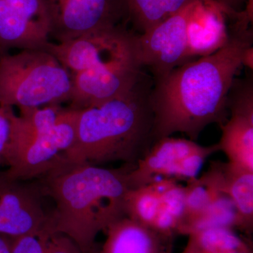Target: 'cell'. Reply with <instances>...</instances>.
Returning a JSON list of instances; mask_svg holds the SVG:
<instances>
[{"label":"cell","mask_w":253,"mask_h":253,"mask_svg":"<svg viewBox=\"0 0 253 253\" xmlns=\"http://www.w3.org/2000/svg\"><path fill=\"white\" fill-rule=\"evenodd\" d=\"M252 45V30L232 26L227 41L217 51L184 63L154 81L151 92L154 141L176 132L196 141L206 126L225 123L228 96L243 66L245 50Z\"/></svg>","instance_id":"obj_1"},{"label":"cell","mask_w":253,"mask_h":253,"mask_svg":"<svg viewBox=\"0 0 253 253\" xmlns=\"http://www.w3.org/2000/svg\"><path fill=\"white\" fill-rule=\"evenodd\" d=\"M135 166L109 169L66 158L36 179L55 208L46 230L68 236L83 253H98L96 236L126 215L125 199L130 189L128 174Z\"/></svg>","instance_id":"obj_2"},{"label":"cell","mask_w":253,"mask_h":253,"mask_svg":"<svg viewBox=\"0 0 253 253\" xmlns=\"http://www.w3.org/2000/svg\"><path fill=\"white\" fill-rule=\"evenodd\" d=\"M152 86L144 74L126 94L78 110L76 139L64 158L99 166L114 162L136 166L154 142Z\"/></svg>","instance_id":"obj_3"},{"label":"cell","mask_w":253,"mask_h":253,"mask_svg":"<svg viewBox=\"0 0 253 253\" xmlns=\"http://www.w3.org/2000/svg\"><path fill=\"white\" fill-rule=\"evenodd\" d=\"M9 108L11 131L4 155L6 172L20 180L38 179L64 159L76 139L78 109L48 105Z\"/></svg>","instance_id":"obj_4"},{"label":"cell","mask_w":253,"mask_h":253,"mask_svg":"<svg viewBox=\"0 0 253 253\" xmlns=\"http://www.w3.org/2000/svg\"><path fill=\"white\" fill-rule=\"evenodd\" d=\"M73 75L46 49L0 54V106L42 107L68 102Z\"/></svg>","instance_id":"obj_5"},{"label":"cell","mask_w":253,"mask_h":253,"mask_svg":"<svg viewBox=\"0 0 253 253\" xmlns=\"http://www.w3.org/2000/svg\"><path fill=\"white\" fill-rule=\"evenodd\" d=\"M219 151L217 143L202 146L189 139L172 136L158 139L129 171L130 189L147 185L160 177L192 180L199 176L208 158Z\"/></svg>","instance_id":"obj_6"},{"label":"cell","mask_w":253,"mask_h":253,"mask_svg":"<svg viewBox=\"0 0 253 253\" xmlns=\"http://www.w3.org/2000/svg\"><path fill=\"white\" fill-rule=\"evenodd\" d=\"M136 42L126 50L94 67L73 75L69 107L83 109L126 94L145 73Z\"/></svg>","instance_id":"obj_7"},{"label":"cell","mask_w":253,"mask_h":253,"mask_svg":"<svg viewBox=\"0 0 253 253\" xmlns=\"http://www.w3.org/2000/svg\"><path fill=\"white\" fill-rule=\"evenodd\" d=\"M49 38L64 42L123 26L128 18L126 0H44Z\"/></svg>","instance_id":"obj_8"},{"label":"cell","mask_w":253,"mask_h":253,"mask_svg":"<svg viewBox=\"0 0 253 253\" xmlns=\"http://www.w3.org/2000/svg\"><path fill=\"white\" fill-rule=\"evenodd\" d=\"M198 1L190 3L149 31L136 34L139 61L143 68H149L154 81L189 61L188 26Z\"/></svg>","instance_id":"obj_9"},{"label":"cell","mask_w":253,"mask_h":253,"mask_svg":"<svg viewBox=\"0 0 253 253\" xmlns=\"http://www.w3.org/2000/svg\"><path fill=\"white\" fill-rule=\"evenodd\" d=\"M43 197L36 179L20 180L0 168V234L16 239L45 232L48 214Z\"/></svg>","instance_id":"obj_10"},{"label":"cell","mask_w":253,"mask_h":253,"mask_svg":"<svg viewBox=\"0 0 253 253\" xmlns=\"http://www.w3.org/2000/svg\"><path fill=\"white\" fill-rule=\"evenodd\" d=\"M229 118L219 126L221 134L217 143L227 162L253 172V78L236 80L227 102Z\"/></svg>","instance_id":"obj_11"},{"label":"cell","mask_w":253,"mask_h":253,"mask_svg":"<svg viewBox=\"0 0 253 253\" xmlns=\"http://www.w3.org/2000/svg\"><path fill=\"white\" fill-rule=\"evenodd\" d=\"M136 33L124 26L94 32L64 42L51 43L46 49L72 74L83 72L130 49Z\"/></svg>","instance_id":"obj_12"},{"label":"cell","mask_w":253,"mask_h":253,"mask_svg":"<svg viewBox=\"0 0 253 253\" xmlns=\"http://www.w3.org/2000/svg\"><path fill=\"white\" fill-rule=\"evenodd\" d=\"M225 11L215 0H199L196 3L188 26L189 61L212 54L225 44L229 38Z\"/></svg>","instance_id":"obj_13"},{"label":"cell","mask_w":253,"mask_h":253,"mask_svg":"<svg viewBox=\"0 0 253 253\" xmlns=\"http://www.w3.org/2000/svg\"><path fill=\"white\" fill-rule=\"evenodd\" d=\"M98 253H170L173 239L124 216L105 230Z\"/></svg>","instance_id":"obj_14"},{"label":"cell","mask_w":253,"mask_h":253,"mask_svg":"<svg viewBox=\"0 0 253 253\" xmlns=\"http://www.w3.org/2000/svg\"><path fill=\"white\" fill-rule=\"evenodd\" d=\"M48 32L0 0V54L11 49H46Z\"/></svg>","instance_id":"obj_15"},{"label":"cell","mask_w":253,"mask_h":253,"mask_svg":"<svg viewBox=\"0 0 253 253\" xmlns=\"http://www.w3.org/2000/svg\"><path fill=\"white\" fill-rule=\"evenodd\" d=\"M222 192L235 206L241 223V231L253 232V172L229 162L219 161Z\"/></svg>","instance_id":"obj_16"},{"label":"cell","mask_w":253,"mask_h":253,"mask_svg":"<svg viewBox=\"0 0 253 253\" xmlns=\"http://www.w3.org/2000/svg\"><path fill=\"white\" fill-rule=\"evenodd\" d=\"M185 186V214L180 235L185 236L193 223L224 194L221 189V176L219 161L211 163L208 170L202 175L186 182Z\"/></svg>","instance_id":"obj_17"},{"label":"cell","mask_w":253,"mask_h":253,"mask_svg":"<svg viewBox=\"0 0 253 253\" xmlns=\"http://www.w3.org/2000/svg\"><path fill=\"white\" fill-rule=\"evenodd\" d=\"M186 236L187 243L183 252L222 253L253 251L252 242L239 236L235 229L231 228H205L190 232Z\"/></svg>","instance_id":"obj_18"},{"label":"cell","mask_w":253,"mask_h":253,"mask_svg":"<svg viewBox=\"0 0 253 253\" xmlns=\"http://www.w3.org/2000/svg\"><path fill=\"white\" fill-rule=\"evenodd\" d=\"M185 186L172 179L161 193V206L151 229L174 239L180 235L185 214Z\"/></svg>","instance_id":"obj_19"},{"label":"cell","mask_w":253,"mask_h":253,"mask_svg":"<svg viewBox=\"0 0 253 253\" xmlns=\"http://www.w3.org/2000/svg\"><path fill=\"white\" fill-rule=\"evenodd\" d=\"M172 179H161L128 190L125 199L126 217L151 228L161 206V193Z\"/></svg>","instance_id":"obj_20"},{"label":"cell","mask_w":253,"mask_h":253,"mask_svg":"<svg viewBox=\"0 0 253 253\" xmlns=\"http://www.w3.org/2000/svg\"><path fill=\"white\" fill-rule=\"evenodd\" d=\"M195 0H126L128 18L139 32L149 31Z\"/></svg>","instance_id":"obj_21"},{"label":"cell","mask_w":253,"mask_h":253,"mask_svg":"<svg viewBox=\"0 0 253 253\" xmlns=\"http://www.w3.org/2000/svg\"><path fill=\"white\" fill-rule=\"evenodd\" d=\"M216 226L231 228L241 231V223L235 206L224 194L220 195L206 212L191 224L185 236L194 231Z\"/></svg>","instance_id":"obj_22"},{"label":"cell","mask_w":253,"mask_h":253,"mask_svg":"<svg viewBox=\"0 0 253 253\" xmlns=\"http://www.w3.org/2000/svg\"><path fill=\"white\" fill-rule=\"evenodd\" d=\"M23 17L44 28L49 33V21L44 0H4Z\"/></svg>","instance_id":"obj_23"},{"label":"cell","mask_w":253,"mask_h":253,"mask_svg":"<svg viewBox=\"0 0 253 253\" xmlns=\"http://www.w3.org/2000/svg\"><path fill=\"white\" fill-rule=\"evenodd\" d=\"M49 232L41 235H29L13 239L11 253H44Z\"/></svg>","instance_id":"obj_24"},{"label":"cell","mask_w":253,"mask_h":253,"mask_svg":"<svg viewBox=\"0 0 253 253\" xmlns=\"http://www.w3.org/2000/svg\"><path fill=\"white\" fill-rule=\"evenodd\" d=\"M44 253H83L74 241L60 233H49Z\"/></svg>","instance_id":"obj_25"},{"label":"cell","mask_w":253,"mask_h":253,"mask_svg":"<svg viewBox=\"0 0 253 253\" xmlns=\"http://www.w3.org/2000/svg\"><path fill=\"white\" fill-rule=\"evenodd\" d=\"M9 108L0 106V168L4 166V155L11 131Z\"/></svg>","instance_id":"obj_26"},{"label":"cell","mask_w":253,"mask_h":253,"mask_svg":"<svg viewBox=\"0 0 253 253\" xmlns=\"http://www.w3.org/2000/svg\"><path fill=\"white\" fill-rule=\"evenodd\" d=\"M221 6L228 11H236L247 0H215Z\"/></svg>","instance_id":"obj_27"},{"label":"cell","mask_w":253,"mask_h":253,"mask_svg":"<svg viewBox=\"0 0 253 253\" xmlns=\"http://www.w3.org/2000/svg\"><path fill=\"white\" fill-rule=\"evenodd\" d=\"M242 65L253 70V47L249 46L245 50L242 56Z\"/></svg>","instance_id":"obj_28"},{"label":"cell","mask_w":253,"mask_h":253,"mask_svg":"<svg viewBox=\"0 0 253 253\" xmlns=\"http://www.w3.org/2000/svg\"><path fill=\"white\" fill-rule=\"evenodd\" d=\"M13 239L0 234V253H11Z\"/></svg>","instance_id":"obj_29"},{"label":"cell","mask_w":253,"mask_h":253,"mask_svg":"<svg viewBox=\"0 0 253 253\" xmlns=\"http://www.w3.org/2000/svg\"><path fill=\"white\" fill-rule=\"evenodd\" d=\"M180 253H185L181 251ZM253 253V251H234V252L229 253Z\"/></svg>","instance_id":"obj_30"},{"label":"cell","mask_w":253,"mask_h":253,"mask_svg":"<svg viewBox=\"0 0 253 253\" xmlns=\"http://www.w3.org/2000/svg\"></svg>","instance_id":"obj_31"}]
</instances>
